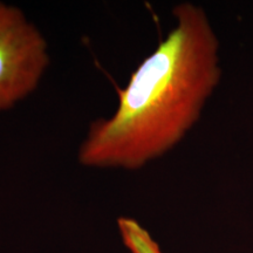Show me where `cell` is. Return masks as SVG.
Segmentation results:
<instances>
[{
  "mask_svg": "<svg viewBox=\"0 0 253 253\" xmlns=\"http://www.w3.org/2000/svg\"><path fill=\"white\" fill-rule=\"evenodd\" d=\"M175 27L119 90L109 118L91 122L81 166L138 170L169 153L201 118L220 81L219 40L201 6L173 8Z\"/></svg>",
  "mask_w": 253,
  "mask_h": 253,
  "instance_id": "obj_1",
  "label": "cell"
},
{
  "mask_svg": "<svg viewBox=\"0 0 253 253\" xmlns=\"http://www.w3.org/2000/svg\"><path fill=\"white\" fill-rule=\"evenodd\" d=\"M49 65L47 41L20 8L0 1V112L39 86Z\"/></svg>",
  "mask_w": 253,
  "mask_h": 253,
  "instance_id": "obj_2",
  "label": "cell"
},
{
  "mask_svg": "<svg viewBox=\"0 0 253 253\" xmlns=\"http://www.w3.org/2000/svg\"><path fill=\"white\" fill-rule=\"evenodd\" d=\"M118 225L123 243L131 253H162L150 233L135 219L122 217Z\"/></svg>",
  "mask_w": 253,
  "mask_h": 253,
  "instance_id": "obj_3",
  "label": "cell"
}]
</instances>
